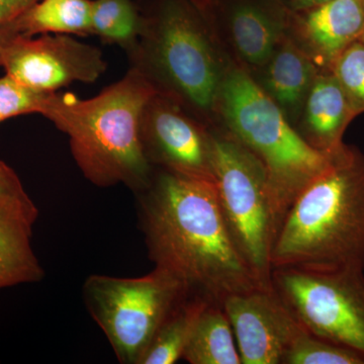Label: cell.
<instances>
[{
  "instance_id": "1",
  "label": "cell",
  "mask_w": 364,
  "mask_h": 364,
  "mask_svg": "<svg viewBox=\"0 0 364 364\" xmlns=\"http://www.w3.org/2000/svg\"><path fill=\"white\" fill-rule=\"evenodd\" d=\"M135 195L150 259L191 296L222 306L233 294L270 287L237 248L214 181L154 168L149 186Z\"/></svg>"
},
{
  "instance_id": "2",
  "label": "cell",
  "mask_w": 364,
  "mask_h": 364,
  "mask_svg": "<svg viewBox=\"0 0 364 364\" xmlns=\"http://www.w3.org/2000/svg\"><path fill=\"white\" fill-rule=\"evenodd\" d=\"M155 92L138 71L129 68L93 97L50 93L41 116L68 136L74 161L88 181L100 188L124 184L138 193L154 173L143 150L141 119Z\"/></svg>"
},
{
  "instance_id": "3",
  "label": "cell",
  "mask_w": 364,
  "mask_h": 364,
  "mask_svg": "<svg viewBox=\"0 0 364 364\" xmlns=\"http://www.w3.org/2000/svg\"><path fill=\"white\" fill-rule=\"evenodd\" d=\"M273 268L364 270V156L343 144L287 213Z\"/></svg>"
},
{
  "instance_id": "4",
  "label": "cell",
  "mask_w": 364,
  "mask_h": 364,
  "mask_svg": "<svg viewBox=\"0 0 364 364\" xmlns=\"http://www.w3.org/2000/svg\"><path fill=\"white\" fill-rule=\"evenodd\" d=\"M139 7L141 28L127 53L129 68L205 124L226 71L205 9L196 0H142Z\"/></svg>"
},
{
  "instance_id": "5",
  "label": "cell",
  "mask_w": 364,
  "mask_h": 364,
  "mask_svg": "<svg viewBox=\"0 0 364 364\" xmlns=\"http://www.w3.org/2000/svg\"><path fill=\"white\" fill-rule=\"evenodd\" d=\"M215 109H219L227 133L267 170L279 231L294 200L327 168L335 152H322L306 142L279 105L243 69L225 71Z\"/></svg>"
},
{
  "instance_id": "6",
  "label": "cell",
  "mask_w": 364,
  "mask_h": 364,
  "mask_svg": "<svg viewBox=\"0 0 364 364\" xmlns=\"http://www.w3.org/2000/svg\"><path fill=\"white\" fill-rule=\"evenodd\" d=\"M210 154L215 191L230 233L256 277L272 287V254L279 227L267 170L228 133L210 131Z\"/></svg>"
},
{
  "instance_id": "7",
  "label": "cell",
  "mask_w": 364,
  "mask_h": 364,
  "mask_svg": "<svg viewBox=\"0 0 364 364\" xmlns=\"http://www.w3.org/2000/svg\"><path fill=\"white\" fill-rule=\"evenodd\" d=\"M82 293L88 312L123 364H140L165 318L191 296L181 280L157 267L141 277L90 275Z\"/></svg>"
},
{
  "instance_id": "8",
  "label": "cell",
  "mask_w": 364,
  "mask_h": 364,
  "mask_svg": "<svg viewBox=\"0 0 364 364\" xmlns=\"http://www.w3.org/2000/svg\"><path fill=\"white\" fill-rule=\"evenodd\" d=\"M272 287L305 331L364 358V270L273 268Z\"/></svg>"
},
{
  "instance_id": "9",
  "label": "cell",
  "mask_w": 364,
  "mask_h": 364,
  "mask_svg": "<svg viewBox=\"0 0 364 364\" xmlns=\"http://www.w3.org/2000/svg\"><path fill=\"white\" fill-rule=\"evenodd\" d=\"M6 75L43 92H56L75 82L91 85L107 71L104 53L70 35H20L2 50Z\"/></svg>"
},
{
  "instance_id": "10",
  "label": "cell",
  "mask_w": 364,
  "mask_h": 364,
  "mask_svg": "<svg viewBox=\"0 0 364 364\" xmlns=\"http://www.w3.org/2000/svg\"><path fill=\"white\" fill-rule=\"evenodd\" d=\"M141 141L153 168L214 181L210 131L172 98L157 92L149 98Z\"/></svg>"
},
{
  "instance_id": "11",
  "label": "cell",
  "mask_w": 364,
  "mask_h": 364,
  "mask_svg": "<svg viewBox=\"0 0 364 364\" xmlns=\"http://www.w3.org/2000/svg\"><path fill=\"white\" fill-rule=\"evenodd\" d=\"M242 364H282L301 326L272 287L233 294L222 304Z\"/></svg>"
},
{
  "instance_id": "12",
  "label": "cell",
  "mask_w": 364,
  "mask_h": 364,
  "mask_svg": "<svg viewBox=\"0 0 364 364\" xmlns=\"http://www.w3.org/2000/svg\"><path fill=\"white\" fill-rule=\"evenodd\" d=\"M205 11L222 18L235 51L255 67L267 63L291 20L284 0H208Z\"/></svg>"
},
{
  "instance_id": "13",
  "label": "cell",
  "mask_w": 364,
  "mask_h": 364,
  "mask_svg": "<svg viewBox=\"0 0 364 364\" xmlns=\"http://www.w3.org/2000/svg\"><path fill=\"white\" fill-rule=\"evenodd\" d=\"M38 217L39 210L28 193L0 195V289L44 277L32 247Z\"/></svg>"
},
{
  "instance_id": "14",
  "label": "cell",
  "mask_w": 364,
  "mask_h": 364,
  "mask_svg": "<svg viewBox=\"0 0 364 364\" xmlns=\"http://www.w3.org/2000/svg\"><path fill=\"white\" fill-rule=\"evenodd\" d=\"M301 13L296 25L310 56L323 70H332L340 55L363 35V0H330Z\"/></svg>"
},
{
  "instance_id": "15",
  "label": "cell",
  "mask_w": 364,
  "mask_h": 364,
  "mask_svg": "<svg viewBox=\"0 0 364 364\" xmlns=\"http://www.w3.org/2000/svg\"><path fill=\"white\" fill-rule=\"evenodd\" d=\"M303 107L306 142L325 153L338 150L344 144V132L355 116L332 70L318 74Z\"/></svg>"
},
{
  "instance_id": "16",
  "label": "cell",
  "mask_w": 364,
  "mask_h": 364,
  "mask_svg": "<svg viewBox=\"0 0 364 364\" xmlns=\"http://www.w3.org/2000/svg\"><path fill=\"white\" fill-rule=\"evenodd\" d=\"M264 66L267 69L261 87L284 114L298 112L318 74L312 57L284 37Z\"/></svg>"
},
{
  "instance_id": "17",
  "label": "cell",
  "mask_w": 364,
  "mask_h": 364,
  "mask_svg": "<svg viewBox=\"0 0 364 364\" xmlns=\"http://www.w3.org/2000/svg\"><path fill=\"white\" fill-rule=\"evenodd\" d=\"M182 359L191 364H242L231 323L221 305L210 303L203 309Z\"/></svg>"
},
{
  "instance_id": "18",
  "label": "cell",
  "mask_w": 364,
  "mask_h": 364,
  "mask_svg": "<svg viewBox=\"0 0 364 364\" xmlns=\"http://www.w3.org/2000/svg\"><path fill=\"white\" fill-rule=\"evenodd\" d=\"M92 0H38L18 16L21 33L92 36Z\"/></svg>"
},
{
  "instance_id": "19",
  "label": "cell",
  "mask_w": 364,
  "mask_h": 364,
  "mask_svg": "<svg viewBox=\"0 0 364 364\" xmlns=\"http://www.w3.org/2000/svg\"><path fill=\"white\" fill-rule=\"evenodd\" d=\"M210 303L196 296L181 301L160 326L140 364H173L182 359L196 322Z\"/></svg>"
},
{
  "instance_id": "20",
  "label": "cell",
  "mask_w": 364,
  "mask_h": 364,
  "mask_svg": "<svg viewBox=\"0 0 364 364\" xmlns=\"http://www.w3.org/2000/svg\"><path fill=\"white\" fill-rule=\"evenodd\" d=\"M140 28V7L135 0H92V35L105 44L128 53L135 46Z\"/></svg>"
},
{
  "instance_id": "21",
  "label": "cell",
  "mask_w": 364,
  "mask_h": 364,
  "mask_svg": "<svg viewBox=\"0 0 364 364\" xmlns=\"http://www.w3.org/2000/svg\"><path fill=\"white\" fill-rule=\"evenodd\" d=\"M282 364H364V358L350 349L314 336L301 327Z\"/></svg>"
},
{
  "instance_id": "22",
  "label": "cell",
  "mask_w": 364,
  "mask_h": 364,
  "mask_svg": "<svg viewBox=\"0 0 364 364\" xmlns=\"http://www.w3.org/2000/svg\"><path fill=\"white\" fill-rule=\"evenodd\" d=\"M354 116L364 112V43H352L332 67Z\"/></svg>"
},
{
  "instance_id": "23",
  "label": "cell",
  "mask_w": 364,
  "mask_h": 364,
  "mask_svg": "<svg viewBox=\"0 0 364 364\" xmlns=\"http://www.w3.org/2000/svg\"><path fill=\"white\" fill-rule=\"evenodd\" d=\"M50 93L21 85L6 74L0 77V124L11 117L42 114Z\"/></svg>"
},
{
  "instance_id": "24",
  "label": "cell",
  "mask_w": 364,
  "mask_h": 364,
  "mask_svg": "<svg viewBox=\"0 0 364 364\" xmlns=\"http://www.w3.org/2000/svg\"><path fill=\"white\" fill-rule=\"evenodd\" d=\"M26 193L18 174L6 163L0 160V195Z\"/></svg>"
},
{
  "instance_id": "25",
  "label": "cell",
  "mask_w": 364,
  "mask_h": 364,
  "mask_svg": "<svg viewBox=\"0 0 364 364\" xmlns=\"http://www.w3.org/2000/svg\"><path fill=\"white\" fill-rule=\"evenodd\" d=\"M38 0H0V26L16 20Z\"/></svg>"
},
{
  "instance_id": "26",
  "label": "cell",
  "mask_w": 364,
  "mask_h": 364,
  "mask_svg": "<svg viewBox=\"0 0 364 364\" xmlns=\"http://www.w3.org/2000/svg\"><path fill=\"white\" fill-rule=\"evenodd\" d=\"M16 18L0 26V67H1V54L4 46H6L9 41L13 39V38L16 37V36L20 35L21 33Z\"/></svg>"
},
{
  "instance_id": "27",
  "label": "cell",
  "mask_w": 364,
  "mask_h": 364,
  "mask_svg": "<svg viewBox=\"0 0 364 364\" xmlns=\"http://www.w3.org/2000/svg\"><path fill=\"white\" fill-rule=\"evenodd\" d=\"M330 0H289V6L294 7L296 11H306L313 7L321 6Z\"/></svg>"
},
{
  "instance_id": "28",
  "label": "cell",
  "mask_w": 364,
  "mask_h": 364,
  "mask_svg": "<svg viewBox=\"0 0 364 364\" xmlns=\"http://www.w3.org/2000/svg\"><path fill=\"white\" fill-rule=\"evenodd\" d=\"M359 40H360L361 42L364 43V31H363V35H361L360 38H359Z\"/></svg>"
},
{
  "instance_id": "29",
  "label": "cell",
  "mask_w": 364,
  "mask_h": 364,
  "mask_svg": "<svg viewBox=\"0 0 364 364\" xmlns=\"http://www.w3.org/2000/svg\"><path fill=\"white\" fill-rule=\"evenodd\" d=\"M196 1L202 2V1H203V0H196Z\"/></svg>"
},
{
  "instance_id": "30",
  "label": "cell",
  "mask_w": 364,
  "mask_h": 364,
  "mask_svg": "<svg viewBox=\"0 0 364 364\" xmlns=\"http://www.w3.org/2000/svg\"><path fill=\"white\" fill-rule=\"evenodd\" d=\"M363 4H364V0H363Z\"/></svg>"
}]
</instances>
